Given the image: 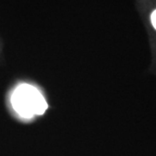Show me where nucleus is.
I'll return each mask as SVG.
<instances>
[{
	"mask_svg": "<svg viewBox=\"0 0 156 156\" xmlns=\"http://www.w3.org/2000/svg\"><path fill=\"white\" fill-rule=\"evenodd\" d=\"M14 110L23 118L43 115L48 108L47 101L38 89L30 84H21L14 90L11 98Z\"/></svg>",
	"mask_w": 156,
	"mask_h": 156,
	"instance_id": "nucleus-1",
	"label": "nucleus"
},
{
	"mask_svg": "<svg viewBox=\"0 0 156 156\" xmlns=\"http://www.w3.org/2000/svg\"><path fill=\"white\" fill-rule=\"evenodd\" d=\"M151 22H152V24L153 26L154 27V29L156 30V10L151 15Z\"/></svg>",
	"mask_w": 156,
	"mask_h": 156,
	"instance_id": "nucleus-2",
	"label": "nucleus"
}]
</instances>
